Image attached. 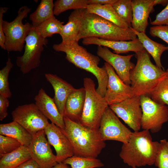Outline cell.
<instances>
[{
  "mask_svg": "<svg viewBox=\"0 0 168 168\" xmlns=\"http://www.w3.org/2000/svg\"><path fill=\"white\" fill-rule=\"evenodd\" d=\"M63 131L72 146L74 156L97 158L105 147L98 129L85 127L64 117Z\"/></svg>",
  "mask_w": 168,
  "mask_h": 168,
  "instance_id": "cell-3",
  "label": "cell"
},
{
  "mask_svg": "<svg viewBox=\"0 0 168 168\" xmlns=\"http://www.w3.org/2000/svg\"><path fill=\"white\" fill-rule=\"evenodd\" d=\"M30 8L27 6L21 7L15 18L11 22L4 21L2 29L5 36V50L8 52H21L25 46V40L32 29L31 24L22 23L30 12Z\"/></svg>",
  "mask_w": 168,
  "mask_h": 168,
  "instance_id": "cell-7",
  "label": "cell"
},
{
  "mask_svg": "<svg viewBox=\"0 0 168 168\" xmlns=\"http://www.w3.org/2000/svg\"><path fill=\"white\" fill-rule=\"evenodd\" d=\"M166 72V76L168 77V68L167 69Z\"/></svg>",
  "mask_w": 168,
  "mask_h": 168,
  "instance_id": "cell-44",
  "label": "cell"
},
{
  "mask_svg": "<svg viewBox=\"0 0 168 168\" xmlns=\"http://www.w3.org/2000/svg\"><path fill=\"white\" fill-rule=\"evenodd\" d=\"M16 168H40L36 162L30 158L21 164Z\"/></svg>",
  "mask_w": 168,
  "mask_h": 168,
  "instance_id": "cell-40",
  "label": "cell"
},
{
  "mask_svg": "<svg viewBox=\"0 0 168 168\" xmlns=\"http://www.w3.org/2000/svg\"><path fill=\"white\" fill-rule=\"evenodd\" d=\"M30 158L28 147L21 145L0 157V168H16Z\"/></svg>",
  "mask_w": 168,
  "mask_h": 168,
  "instance_id": "cell-26",
  "label": "cell"
},
{
  "mask_svg": "<svg viewBox=\"0 0 168 168\" xmlns=\"http://www.w3.org/2000/svg\"><path fill=\"white\" fill-rule=\"evenodd\" d=\"M7 7H1L0 8V46L1 49L5 50V36L2 29L3 17L4 14L8 10Z\"/></svg>",
  "mask_w": 168,
  "mask_h": 168,
  "instance_id": "cell-39",
  "label": "cell"
},
{
  "mask_svg": "<svg viewBox=\"0 0 168 168\" xmlns=\"http://www.w3.org/2000/svg\"><path fill=\"white\" fill-rule=\"evenodd\" d=\"M82 17L77 38L94 37L111 41H129L137 36L131 27L123 28L95 14L82 9Z\"/></svg>",
  "mask_w": 168,
  "mask_h": 168,
  "instance_id": "cell-4",
  "label": "cell"
},
{
  "mask_svg": "<svg viewBox=\"0 0 168 168\" xmlns=\"http://www.w3.org/2000/svg\"><path fill=\"white\" fill-rule=\"evenodd\" d=\"M97 54L112 66L119 77L125 83L130 84V72L135 66L130 60L134 54L121 55L112 52L108 48L101 46H98Z\"/></svg>",
  "mask_w": 168,
  "mask_h": 168,
  "instance_id": "cell-15",
  "label": "cell"
},
{
  "mask_svg": "<svg viewBox=\"0 0 168 168\" xmlns=\"http://www.w3.org/2000/svg\"><path fill=\"white\" fill-rule=\"evenodd\" d=\"M21 145L15 138L0 134V157L13 151Z\"/></svg>",
  "mask_w": 168,
  "mask_h": 168,
  "instance_id": "cell-34",
  "label": "cell"
},
{
  "mask_svg": "<svg viewBox=\"0 0 168 168\" xmlns=\"http://www.w3.org/2000/svg\"><path fill=\"white\" fill-rule=\"evenodd\" d=\"M44 76L53 87L54 94L53 99L59 112L63 117L66 101L75 88L56 74L48 73Z\"/></svg>",
  "mask_w": 168,
  "mask_h": 168,
  "instance_id": "cell-20",
  "label": "cell"
},
{
  "mask_svg": "<svg viewBox=\"0 0 168 168\" xmlns=\"http://www.w3.org/2000/svg\"><path fill=\"white\" fill-rule=\"evenodd\" d=\"M132 29L144 48L153 58L156 65L163 69L161 62V57L164 51L168 50V46L152 40L145 32H138Z\"/></svg>",
  "mask_w": 168,
  "mask_h": 168,
  "instance_id": "cell-25",
  "label": "cell"
},
{
  "mask_svg": "<svg viewBox=\"0 0 168 168\" xmlns=\"http://www.w3.org/2000/svg\"><path fill=\"white\" fill-rule=\"evenodd\" d=\"M48 43L47 38L38 35L33 28L26 39L23 54L18 56L16 60L17 66L23 74L40 66L41 54Z\"/></svg>",
  "mask_w": 168,
  "mask_h": 168,
  "instance_id": "cell-8",
  "label": "cell"
},
{
  "mask_svg": "<svg viewBox=\"0 0 168 168\" xmlns=\"http://www.w3.org/2000/svg\"><path fill=\"white\" fill-rule=\"evenodd\" d=\"M154 165L158 168H168V141L160 140Z\"/></svg>",
  "mask_w": 168,
  "mask_h": 168,
  "instance_id": "cell-35",
  "label": "cell"
},
{
  "mask_svg": "<svg viewBox=\"0 0 168 168\" xmlns=\"http://www.w3.org/2000/svg\"><path fill=\"white\" fill-rule=\"evenodd\" d=\"M149 97L158 104L168 105V77L166 74L160 80Z\"/></svg>",
  "mask_w": 168,
  "mask_h": 168,
  "instance_id": "cell-31",
  "label": "cell"
},
{
  "mask_svg": "<svg viewBox=\"0 0 168 168\" xmlns=\"http://www.w3.org/2000/svg\"><path fill=\"white\" fill-rule=\"evenodd\" d=\"M62 162L70 165L71 168H97L104 166L101 161L97 158L74 156L67 158Z\"/></svg>",
  "mask_w": 168,
  "mask_h": 168,
  "instance_id": "cell-29",
  "label": "cell"
},
{
  "mask_svg": "<svg viewBox=\"0 0 168 168\" xmlns=\"http://www.w3.org/2000/svg\"><path fill=\"white\" fill-rule=\"evenodd\" d=\"M11 114L13 121L17 122L32 135L44 130L49 123L35 103L19 105Z\"/></svg>",
  "mask_w": 168,
  "mask_h": 168,
  "instance_id": "cell-10",
  "label": "cell"
},
{
  "mask_svg": "<svg viewBox=\"0 0 168 168\" xmlns=\"http://www.w3.org/2000/svg\"><path fill=\"white\" fill-rule=\"evenodd\" d=\"M53 48L56 51L65 53L66 59L76 67L94 75L98 82L96 91L101 96L104 97L108 75L104 65L102 67L98 66L100 61L99 56L88 52L85 48L79 45L77 41L54 44Z\"/></svg>",
  "mask_w": 168,
  "mask_h": 168,
  "instance_id": "cell-2",
  "label": "cell"
},
{
  "mask_svg": "<svg viewBox=\"0 0 168 168\" xmlns=\"http://www.w3.org/2000/svg\"><path fill=\"white\" fill-rule=\"evenodd\" d=\"M168 0H155V6L157 4H161L163 6L166 5Z\"/></svg>",
  "mask_w": 168,
  "mask_h": 168,
  "instance_id": "cell-43",
  "label": "cell"
},
{
  "mask_svg": "<svg viewBox=\"0 0 168 168\" xmlns=\"http://www.w3.org/2000/svg\"><path fill=\"white\" fill-rule=\"evenodd\" d=\"M140 97L142 111L141 128L152 133L158 132L168 120V107L154 101L148 96Z\"/></svg>",
  "mask_w": 168,
  "mask_h": 168,
  "instance_id": "cell-9",
  "label": "cell"
},
{
  "mask_svg": "<svg viewBox=\"0 0 168 168\" xmlns=\"http://www.w3.org/2000/svg\"><path fill=\"white\" fill-rule=\"evenodd\" d=\"M83 44H95L112 49L115 54H119L133 52L136 53L145 49L138 38L129 41H111L94 37L83 39Z\"/></svg>",
  "mask_w": 168,
  "mask_h": 168,
  "instance_id": "cell-17",
  "label": "cell"
},
{
  "mask_svg": "<svg viewBox=\"0 0 168 168\" xmlns=\"http://www.w3.org/2000/svg\"><path fill=\"white\" fill-rule=\"evenodd\" d=\"M99 131L102 140L117 141L125 143L132 132L123 124L108 106L101 118Z\"/></svg>",
  "mask_w": 168,
  "mask_h": 168,
  "instance_id": "cell-11",
  "label": "cell"
},
{
  "mask_svg": "<svg viewBox=\"0 0 168 168\" xmlns=\"http://www.w3.org/2000/svg\"><path fill=\"white\" fill-rule=\"evenodd\" d=\"M34 100L37 107L51 123L63 130L65 127L63 117L59 112L53 98L41 88L35 96Z\"/></svg>",
  "mask_w": 168,
  "mask_h": 168,
  "instance_id": "cell-18",
  "label": "cell"
},
{
  "mask_svg": "<svg viewBox=\"0 0 168 168\" xmlns=\"http://www.w3.org/2000/svg\"><path fill=\"white\" fill-rule=\"evenodd\" d=\"M88 0H57L54 3V15L58 16L68 10H82L86 9Z\"/></svg>",
  "mask_w": 168,
  "mask_h": 168,
  "instance_id": "cell-30",
  "label": "cell"
},
{
  "mask_svg": "<svg viewBox=\"0 0 168 168\" xmlns=\"http://www.w3.org/2000/svg\"><path fill=\"white\" fill-rule=\"evenodd\" d=\"M53 0H42L36 10L30 15V19L34 28L54 16Z\"/></svg>",
  "mask_w": 168,
  "mask_h": 168,
  "instance_id": "cell-27",
  "label": "cell"
},
{
  "mask_svg": "<svg viewBox=\"0 0 168 168\" xmlns=\"http://www.w3.org/2000/svg\"><path fill=\"white\" fill-rule=\"evenodd\" d=\"M86 97L85 88L75 90L68 98L65 104L64 117L78 122L82 113Z\"/></svg>",
  "mask_w": 168,
  "mask_h": 168,
  "instance_id": "cell-21",
  "label": "cell"
},
{
  "mask_svg": "<svg viewBox=\"0 0 168 168\" xmlns=\"http://www.w3.org/2000/svg\"><path fill=\"white\" fill-rule=\"evenodd\" d=\"M46 136L44 130L38 132L28 147L31 158L40 168H51L58 163Z\"/></svg>",
  "mask_w": 168,
  "mask_h": 168,
  "instance_id": "cell-13",
  "label": "cell"
},
{
  "mask_svg": "<svg viewBox=\"0 0 168 168\" xmlns=\"http://www.w3.org/2000/svg\"><path fill=\"white\" fill-rule=\"evenodd\" d=\"M8 98L0 95V120L2 121L6 118L7 115V108L9 106V101Z\"/></svg>",
  "mask_w": 168,
  "mask_h": 168,
  "instance_id": "cell-38",
  "label": "cell"
},
{
  "mask_svg": "<svg viewBox=\"0 0 168 168\" xmlns=\"http://www.w3.org/2000/svg\"><path fill=\"white\" fill-rule=\"evenodd\" d=\"M109 107L134 131L140 130L142 115L140 96H134Z\"/></svg>",
  "mask_w": 168,
  "mask_h": 168,
  "instance_id": "cell-12",
  "label": "cell"
},
{
  "mask_svg": "<svg viewBox=\"0 0 168 168\" xmlns=\"http://www.w3.org/2000/svg\"><path fill=\"white\" fill-rule=\"evenodd\" d=\"M117 0H88V5L91 4H99L101 5H113Z\"/></svg>",
  "mask_w": 168,
  "mask_h": 168,
  "instance_id": "cell-41",
  "label": "cell"
},
{
  "mask_svg": "<svg viewBox=\"0 0 168 168\" xmlns=\"http://www.w3.org/2000/svg\"><path fill=\"white\" fill-rule=\"evenodd\" d=\"M83 85L86 97L79 122L87 127L98 129L102 117L109 105L104 97L96 91L93 80L88 77L84 78Z\"/></svg>",
  "mask_w": 168,
  "mask_h": 168,
  "instance_id": "cell-6",
  "label": "cell"
},
{
  "mask_svg": "<svg viewBox=\"0 0 168 168\" xmlns=\"http://www.w3.org/2000/svg\"><path fill=\"white\" fill-rule=\"evenodd\" d=\"M154 26L168 25V0L166 7L156 16L155 19L151 22Z\"/></svg>",
  "mask_w": 168,
  "mask_h": 168,
  "instance_id": "cell-37",
  "label": "cell"
},
{
  "mask_svg": "<svg viewBox=\"0 0 168 168\" xmlns=\"http://www.w3.org/2000/svg\"><path fill=\"white\" fill-rule=\"evenodd\" d=\"M138 168L136 167H129V168Z\"/></svg>",
  "mask_w": 168,
  "mask_h": 168,
  "instance_id": "cell-45",
  "label": "cell"
},
{
  "mask_svg": "<svg viewBox=\"0 0 168 168\" xmlns=\"http://www.w3.org/2000/svg\"><path fill=\"white\" fill-rule=\"evenodd\" d=\"M82 17L81 10H75L71 13L67 23L63 25L60 34L62 39V42L68 43L77 41Z\"/></svg>",
  "mask_w": 168,
  "mask_h": 168,
  "instance_id": "cell-22",
  "label": "cell"
},
{
  "mask_svg": "<svg viewBox=\"0 0 168 168\" xmlns=\"http://www.w3.org/2000/svg\"><path fill=\"white\" fill-rule=\"evenodd\" d=\"M108 75L106 90L104 97L108 105L121 102L134 95L131 86L125 83L108 63H104Z\"/></svg>",
  "mask_w": 168,
  "mask_h": 168,
  "instance_id": "cell-14",
  "label": "cell"
},
{
  "mask_svg": "<svg viewBox=\"0 0 168 168\" xmlns=\"http://www.w3.org/2000/svg\"><path fill=\"white\" fill-rule=\"evenodd\" d=\"M51 168H69L67 165L63 162L58 163Z\"/></svg>",
  "mask_w": 168,
  "mask_h": 168,
  "instance_id": "cell-42",
  "label": "cell"
},
{
  "mask_svg": "<svg viewBox=\"0 0 168 168\" xmlns=\"http://www.w3.org/2000/svg\"><path fill=\"white\" fill-rule=\"evenodd\" d=\"M86 10L88 13L97 15L120 27L123 28L130 27L118 15L112 5L89 4L88 5Z\"/></svg>",
  "mask_w": 168,
  "mask_h": 168,
  "instance_id": "cell-24",
  "label": "cell"
},
{
  "mask_svg": "<svg viewBox=\"0 0 168 168\" xmlns=\"http://www.w3.org/2000/svg\"><path fill=\"white\" fill-rule=\"evenodd\" d=\"M160 142L152 140L149 131L132 132L128 141L123 143L119 156L130 167H140L155 164Z\"/></svg>",
  "mask_w": 168,
  "mask_h": 168,
  "instance_id": "cell-1",
  "label": "cell"
},
{
  "mask_svg": "<svg viewBox=\"0 0 168 168\" xmlns=\"http://www.w3.org/2000/svg\"><path fill=\"white\" fill-rule=\"evenodd\" d=\"M44 131L49 143L55 151L58 163L62 162L74 156L71 143L62 129L52 123H49Z\"/></svg>",
  "mask_w": 168,
  "mask_h": 168,
  "instance_id": "cell-16",
  "label": "cell"
},
{
  "mask_svg": "<svg viewBox=\"0 0 168 168\" xmlns=\"http://www.w3.org/2000/svg\"><path fill=\"white\" fill-rule=\"evenodd\" d=\"M112 6L119 17L131 27L133 18L131 0H117Z\"/></svg>",
  "mask_w": 168,
  "mask_h": 168,
  "instance_id": "cell-32",
  "label": "cell"
},
{
  "mask_svg": "<svg viewBox=\"0 0 168 168\" xmlns=\"http://www.w3.org/2000/svg\"><path fill=\"white\" fill-rule=\"evenodd\" d=\"M63 23L57 19L54 16L34 28L38 35L44 38H46L55 34L60 35Z\"/></svg>",
  "mask_w": 168,
  "mask_h": 168,
  "instance_id": "cell-28",
  "label": "cell"
},
{
  "mask_svg": "<svg viewBox=\"0 0 168 168\" xmlns=\"http://www.w3.org/2000/svg\"><path fill=\"white\" fill-rule=\"evenodd\" d=\"M13 66V64L8 55L5 66L0 70V95L8 98H11L12 96L9 88L8 77Z\"/></svg>",
  "mask_w": 168,
  "mask_h": 168,
  "instance_id": "cell-33",
  "label": "cell"
},
{
  "mask_svg": "<svg viewBox=\"0 0 168 168\" xmlns=\"http://www.w3.org/2000/svg\"><path fill=\"white\" fill-rule=\"evenodd\" d=\"M150 35L158 37L168 44V25L155 26L150 28Z\"/></svg>",
  "mask_w": 168,
  "mask_h": 168,
  "instance_id": "cell-36",
  "label": "cell"
},
{
  "mask_svg": "<svg viewBox=\"0 0 168 168\" xmlns=\"http://www.w3.org/2000/svg\"><path fill=\"white\" fill-rule=\"evenodd\" d=\"M136 65L130 72V80L134 95L150 94L166 72L154 64L145 49L135 53Z\"/></svg>",
  "mask_w": 168,
  "mask_h": 168,
  "instance_id": "cell-5",
  "label": "cell"
},
{
  "mask_svg": "<svg viewBox=\"0 0 168 168\" xmlns=\"http://www.w3.org/2000/svg\"><path fill=\"white\" fill-rule=\"evenodd\" d=\"M0 134L18 140L22 145L28 147L33 138L30 134L17 122H11L0 124Z\"/></svg>",
  "mask_w": 168,
  "mask_h": 168,
  "instance_id": "cell-23",
  "label": "cell"
},
{
  "mask_svg": "<svg viewBox=\"0 0 168 168\" xmlns=\"http://www.w3.org/2000/svg\"><path fill=\"white\" fill-rule=\"evenodd\" d=\"M133 18L131 27L139 32H145L150 14L154 11L155 0H131Z\"/></svg>",
  "mask_w": 168,
  "mask_h": 168,
  "instance_id": "cell-19",
  "label": "cell"
}]
</instances>
